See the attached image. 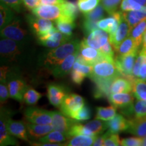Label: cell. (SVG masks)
<instances>
[{
  "label": "cell",
  "mask_w": 146,
  "mask_h": 146,
  "mask_svg": "<svg viewBox=\"0 0 146 146\" xmlns=\"http://www.w3.org/2000/svg\"><path fill=\"white\" fill-rule=\"evenodd\" d=\"M85 106V100L83 97L77 94H67L60 107V110L66 116L70 117L74 113Z\"/></svg>",
  "instance_id": "obj_10"
},
{
  "label": "cell",
  "mask_w": 146,
  "mask_h": 146,
  "mask_svg": "<svg viewBox=\"0 0 146 146\" xmlns=\"http://www.w3.org/2000/svg\"><path fill=\"white\" fill-rule=\"evenodd\" d=\"M8 86L10 98L20 102L23 101L24 94L28 89L25 82L21 79H13L9 82Z\"/></svg>",
  "instance_id": "obj_22"
},
{
  "label": "cell",
  "mask_w": 146,
  "mask_h": 146,
  "mask_svg": "<svg viewBox=\"0 0 146 146\" xmlns=\"http://www.w3.org/2000/svg\"><path fill=\"white\" fill-rule=\"evenodd\" d=\"M120 6V10L123 12L142 10L146 9V6H143L135 0H123Z\"/></svg>",
  "instance_id": "obj_39"
},
{
  "label": "cell",
  "mask_w": 146,
  "mask_h": 146,
  "mask_svg": "<svg viewBox=\"0 0 146 146\" xmlns=\"http://www.w3.org/2000/svg\"><path fill=\"white\" fill-rule=\"evenodd\" d=\"M129 123L127 132L139 137L143 138L146 136V116L131 118L129 120Z\"/></svg>",
  "instance_id": "obj_20"
},
{
  "label": "cell",
  "mask_w": 146,
  "mask_h": 146,
  "mask_svg": "<svg viewBox=\"0 0 146 146\" xmlns=\"http://www.w3.org/2000/svg\"><path fill=\"white\" fill-rule=\"evenodd\" d=\"M138 50H139V47L137 45L135 40L129 35L122 42L116 52L119 56H124Z\"/></svg>",
  "instance_id": "obj_30"
},
{
  "label": "cell",
  "mask_w": 146,
  "mask_h": 146,
  "mask_svg": "<svg viewBox=\"0 0 146 146\" xmlns=\"http://www.w3.org/2000/svg\"><path fill=\"white\" fill-rule=\"evenodd\" d=\"M70 136L68 134L60 132L58 131H52L46 135L40 138L39 142L40 143H62L68 140Z\"/></svg>",
  "instance_id": "obj_28"
},
{
  "label": "cell",
  "mask_w": 146,
  "mask_h": 146,
  "mask_svg": "<svg viewBox=\"0 0 146 146\" xmlns=\"http://www.w3.org/2000/svg\"><path fill=\"white\" fill-rule=\"evenodd\" d=\"M139 50H135L130 54L119 56L117 55L114 58L115 63L122 76L133 80V70L135 63L138 56Z\"/></svg>",
  "instance_id": "obj_5"
},
{
  "label": "cell",
  "mask_w": 146,
  "mask_h": 146,
  "mask_svg": "<svg viewBox=\"0 0 146 146\" xmlns=\"http://www.w3.org/2000/svg\"><path fill=\"white\" fill-rule=\"evenodd\" d=\"M109 102L125 116L131 117L134 115V97L131 93H120L110 94Z\"/></svg>",
  "instance_id": "obj_3"
},
{
  "label": "cell",
  "mask_w": 146,
  "mask_h": 146,
  "mask_svg": "<svg viewBox=\"0 0 146 146\" xmlns=\"http://www.w3.org/2000/svg\"><path fill=\"white\" fill-rule=\"evenodd\" d=\"M123 15L129 23L131 30L137 24L146 18V9L142 10L123 12Z\"/></svg>",
  "instance_id": "obj_26"
},
{
  "label": "cell",
  "mask_w": 146,
  "mask_h": 146,
  "mask_svg": "<svg viewBox=\"0 0 146 146\" xmlns=\"http://www.w3.org/2000/svg\"><path fill=\"white\" fill-rule=\"evenodd\" d=\"M80 43L81 41L77 39H70L60 46L54 48L45 55L43 64L48 68H52L61 63L68 56L78 53Z\"/></svg>",
  "instance_id": "obj_1"
},
{
  "label": "cell",
  "mask_w": 146,
  "mask_h": 146,
  "mask_svg": "<svg viewBox=\"0 0 146 146\" xmlns=\"http://www.w3.org/2000/svg\"><path fill=\"white\" fill-rule=\"evenodd\" d=\"M134 117L146 116V101L137 100L134 104Z\"/></svg>",
  "instance_id": "obj_45"
},
{
  "label": "cell",
  "mask_w": 146,
  "mask_h": 146,
  "mask_svg": "<svg viewBox=\"0 0 146 146\" xmlns=\"http://www.w3.org/2000/svg\"><path fill=\"white\" fill-rule=\"evenodd\" d=\"M67 94V89L61 85L51 83L47 86V96L51 104L59 108Z\"/></svg>",
  "instance_id": "obj_13"
},
{
  "label": "cell",
  "mask_w": 146,
  "mask_h": 146,
  "mask_svg": "<svg viewBox=\"0 0 146 146\" xmlns=\"http://www.w3.org/2000/svg\"><path fill=\"white\" fill-rule=\"evenodd\" d=\"M105 140V134L102 135L97 136V137L95 140L94 145L96 146H102L104 145V143Z\"/></svg>",
  "instance_id": "obj_58"
},
{
  "label": "cell",
  "mask_w": 146,
  "mask_h": 146,
  "mask_svg": "<svg viewBox=\"0 0 146 146\" xmlns=\"http://www.w3.org/2000/svg\"><path fill=\"white\" fill-rule=\"evenodd\" d=\"M98 50L106 57L114 59V49L110 40Z\"/></svg>",
  "instance_id": "obj_48"
},
{
  "label": "cell",
  "mask_w": 146,
  "mask_h": 146,
  "mask_svg": "<svg viewBox=\"0 0 146 146\" xmlns=\"http://www.w3.org/2000/svg\"><path fill=\"white\" fill-rule=\"evenodd\" d=\"M108 129L109 132L112 133H119L127 131L129 128V120L125 118L123 114H117L111 120H108Z\"/></svg>",
  "instance_id": "obj_23"
},
{
  "label": "cell",
  "mask_w": 146,
  "mask_h": 146,
  "mask_svg": "<svg viewBox=\"0 0 146 146\" xmlns=\"http://www.w3.org/2000/svg\"><path fill=\"white\" fill-rule=\"evenodd\" d=\"M78 53L71 54L59 64L51 68L52 75L56 78H61L68 75L72 70L73 65L76 60Z\"/></svg>",
  "instance_id": "obj_15"
},
{
  "label": "cell",
  "mask_w": 146,
  "mask_h": 146,
  "mask_svg": "<svg viewBox=\"0 0 146 146\" xmlns=\"http://www.w3.org/2000/svg\"><path fill=\"white\" fill-rule=\"evenodd\" d=\"M27 35V31L21 26L19 20H14L1 29V37L14 40L19 43L25 41Z\"/></svg>",
  "instance_id": "obj_7"
},
{
  "label": "cell",
  "mask_w": 146,
  "mask_h": 146,
  "mask_svg": "<svg viewBox=\"0 0 146 146\" xmlns=\"http://www.w3.org/2000/svg\"><path fill=\"white\" fill-rule=\"evenodd\" d=\"M142 145L146 146V136L143 138V141H142Z\"/></svg>",
  "instance_id": "obj_61"
},
{
  "label": "cell",
  "mask_w": 146,
  "mask_h": 146,
  "mask_svg": "<svg viewBox=\"0 0 146 146\" xmlns=\"http://www.w3.org/2000/svg\"><path fill=\"white\" fill-rule=\"evenodd\" d=\"M10 97V93H9L8 86L6 85V83H1L0 85V102H1V106L6 103L7 100Z\"/></svg>",
  "instance_id": "obj_52"
},
{
  "label": "cell",
  "mask_w": 146,
  "mask_h": 146,
  "mask_svg": "<svg viewBox=\"0 0 146 146\" xmlns=\"http://www.w3.org/2000/svg\"><path fill=\"white\" fill-rule=\"evenodd\" d=\"M27 129L29 138L33 140H37L43 137L51 131H54L52 124L50 125H38L31 123H27Z\"/></svg>",
  "instance_id": "obj_18"
},
{
  "label": "cell",
  "mask_w": 146,
  "mask_h": 146,
  "mask_svg": "<svg viewBox=\"0 0 146 146\" xmlns=\"http://www.w3.org/2000/svg\"><path fill=\"white\" fill-rule=\"evenodd\" d=\"M28 21L32 31L38 38L44 36L51 29L54 28V24L50 20L37 16H28Z\"/></svg>",
  "instance_id": "obj_11"
},
{
  "label": "cell",
  "mask_w": 146,
  "mask_h": 146,
  "mask_svg": "<svg viewBox=\"0 0 146 146\" xmlns=\"http://www.w3.org/2000/svg\"><path fill=\"white\" fill-rule=\"evenodd\" d=\"M98 28L99 27H98V22L93 21L85 18L83 23V31L85 32L86 35H88L91 32H93L95 30H97Z\"/></svg>",
  "instance_id": "obj_47"
},
{
  "label": "cell",
  "mask_w": 146,
  "mask_h": 146,
  "mask_svg": "<svg viewBox=\"0 0 146 146\" xmlns=\"http://www.w3.org/2000/svg\"><path fill=\"white\" fill-rule=\"evenodd\" d=\"M23 0H1V4L12 9V10L19 12L21 10Z\"/></svg>",
  "instance_id": "obj_50"
},
{
  "label": "cell",
  "mask_w": 146,
  "mask_h": 146,
  "mask_svg": "<svg viewBox=\"0 0 146 146\" xmlns=\"http://www.w3.org/2000/svg\"><path fill=\"white\" fill-rule=\"evenodd\" d=\"M141 52L146 53V31H145V34H144V36H143V42H142V47H141Z\"/></svg>",
  "instance_id": "obj_59"
},
{
  "label": "cell",
  "mask_w": 146,
  "mask_h": 146,
  "mask_svg": "<svg viewBox=\"0 0 146 146\" xmlns=\"http://www.w3.org/2000/svg\"><path fill=\"white\" fill-rule=\"evenodd\" d=\"M133 90L132 80L125 76H119L115 78L110 88V94L120 93H131Z\"/></svg>",
  "instance_id": "obj_19"
},
{
  "label": "cell",
  "mask_w": 146,
  "mask_h": 146,
  "mask_svg": "<svg viewBox=\"0 0 146 146\" xmlns=\"http://www.w3.org/2000/svg\"><path fill=\"white\" fill-rule=\"evenodd\" d=\"M104 145L118 146L121 145V140L120 139L118 133H112L109 131L105 133V140Z\"/></svg>",
  "instance_id": "obj_43"
},
{
  "label": "cell",
  "mask_w": 146,
  "mask_h": 146,
  "mask_svg": "<svg viewBox=\"0 0 146 146\" xmlns=\"http://www.w3.org/2000/svg\"><path fill=\"white\" fill-rule=\"evenodd\" d=\"M72 68L79 71V72L85 74L86 76H89H89L91 74V72H92L93 66L81 63L78 62V60H76L74 65H73Z\"/></svg>",
  "instance_id": "obj_46"
},
{
  "label": "cell",
  "mask_w": 146,
  "mask_h": 146,
  "mask_svg": "<svg viewBox=\"0 0 146 146\" xmlns=\"http://www.w3.org/2000/svg\"><path fill=\"white\" fill-rule=\"evenodd\" d=\"M140 52H141V51H140ZM143 52L144 54V58L143 62L141 64V67H140L137 78H139V79L146 81V53L143 52Z\"/></svg>",
  "instance_id": "obj_53"
},
{
  "label": "cell",
  "mask_w": 146,
  "mask_h": 146,
  "mask_svg": "<svg viewBox=\"0 0 146 146\" xmlns=\"http://www.w3.org/2000/svg\"><path fill=\"white\" fill-rule=\"evenodd\" d=\"M108 58L102 54L99 50L94 47L89 46L85 43V41H81L80 43L79 50H78L76 60L80 62L86 64L94 66L98 62L107 59ZM113 59V58H110Z\"/></svg>",
  "instance_id": "obj_4"
},
{
  "label": "cell",
  "mask_w": 146,
  "mask_h": 146,
  "mask_svg": "<svg viewBox=\"0 0 146 146\" xmlns=\"http://www.w3.org/2000/svg\"><path fill=\"white\" fill-rule=\"evenodd\" d=\"M70 76L72 81L77 85H81L84 81V79H85V78L87 77L83 73L73 68L70 72Z\"/></svg>",
  "instance_id": "obj_51"
},
{
  "label": "cell",
  "mask_w": 146,
  "mask_h": 146,
  "mask_svg": "<svg viewBox=\"0 0 146 146\" xmlns=\"http://www.w3.org/2000/svg\"><path fill=\"white\" fill-rule=\"evenodd\" d=\"M25 115L29 123L38 125H50L52 123V112L33 106L25 110Z\"/></svg>",
  "instance_id": "obj_9"
},
{
  "label": "cell",
  "mask_w": 146,
  "mask_h": 146,
  "mask_svg": "<svg viewBox=\"0 0 146 146\" xmlns=\"http://www.w3.org/2000/svg\"><path fill=\"white\" fill-rule=\"evenodd\" d=\"M71 118L77 121L87 120L91 118V110L87 106H84L81 109L72 115Z\"/></svg>",
  "instance_id": "obj_42"
},
{
  "label": "cell",
  "mask_w": 146,
  "mask_h": 146,
  "mask_svg": "<svg viewBox=\"0 0 146 146\" xmlns=\"http://www.w3.org/2000/svg\"><path fill=\"white\" fill-rule=\"evenodd\" d=\"M83 41L89 46L99 50L109 41V33L102 29H97L88 35Z\"/></svg>",
  "instance_id": "obj_17"
},
{
  "label": "cell",
  "mask_w": 146,
  "mask_h": 146,
  "mask_svg": "<svg viewBox=\"0 0 146 146\" xmlns=\"http://www.w3.org/2000/svg\"><path fill=\"white\" fill-rule=\"evenodd\" d=\"M133 94L137 100L146 101V81L139 78H133Z\"/></svg>",
  "instance_id": "obj_29"
},
{
  "label": "cell",
  "mask_w": 146,
  "mask_h": 146,
  "mask_svg": "<svg viewBox=\"0 0 146 146\" xmlns=\"http://www.w3.org/2000/svg\"><path fill=\"white\" fill-rule=\"evenodd\" d=\"M98 135L89 136L85 135L70 137L68 141L64 143L65 145L68 146H90L94 145V143Z\"/></svg>",
  "instance_id": "obj_27"
},
{
  "label": "cell",
  "mask_w": 146,
  "mask_h": 146,
  "mask_svg": "<svg viewBox=\"0 0 146 146\" xmlns=\"http://www.w3.org/2000/svg\"><path fill=\"white\" fill-rule=\"evenodd\" d=\"M143 138L135 137L123 139L121 140V145L123 146H140L142 145Z\"/></svg>",
  "instance_id": "obj_49"
},
{
  "label": "cell",
  "mask_w": 146,
  "mask_h": 146,
  "mask_svg": "<svg viewBox=\"0 0 146 146\" xmlns=\"http://www.w3.org/2000/svg\"><path fill=\"white\" fill-rule=\"evenodd\" d=\"M74 20L75 19L70 17V16L64 15L58 19L56 20L55 23H56L57 29L60 32L72 37V31L76 27Z\"/></svg>",
  "instance_id": "obj_24"
},
{
  "label": "cell",
  "mask_w": 146,
  "mask_h": 146,
  "mask_svg": "<svg viewBox=\"0 0 146 146\" xmlns=\"http://www.w3.org/2000/svg\"><path fill=\"white\" fill-rule=\"evenodd\" d=\"M114 79L105 80L96 82V87L94 91V97L96 99L108 97L110 95V88Z\"/></svg>",
  "instance_id": "obj_33"
},
{
  "label": "cell",
  "mask_w": 146,
  "mask_h": 146,
  "mask_svg": "<svg viewBox=\"0 0 146 146\" xmlns=\"http://www.w3.org/2000/svg\"><path fill=\"white\" fill-rule=\"evenodd\" d=\"M66 0H40L41 5L62 4Z\"/></svg>",
  "instance_id": "obj_56"
},
{
  "label": "cell",
  "mask_w": 146,
  "mask_h": 146,
  "mask_svg": "<svg viewBox=\"0 0 146 146\" xmlns=\"http://www.w3.org/2000/svg\"><path fill=\"white\" fill-rule=\"evenodd\" d=\"M71 38H72L71 36L66 35L58 30L54 33H53L48 39L44 40V41H40L39 42L40 44L45 47L56 48V47H59L64 43L70 41Z\"/></svg>",
  "instance_id": "obj_25"
},
{
  "label": "cell",
  "mask_w": 146,
  "mask_h": 146,
  "mask_svg": "<svg viewBox=\"0 0 146 146\" xmlns=\"http://www.w3.org/2000/svg\"><path fill=\"white\" fill-rule=\"evenodd\" d=\"M8 71L9 68L8 66H3L1 67V70H0V81H1V83H6Z\"/></svg>",
  "instance_id": "obj_55"
},
{
  "label": "cell",
  "mask_w": 146,
  "mask_h": 146,
  "mask_svg": "<svg viewBox=\"0 0 146 146\" xmlns=\"http://www.w3.org/2000/svg\"><path fill=\"white\" fill-rule=\"evenodd\" d=\"M85 127L96 135H101L108 129V123L105 120H94L85 125Z\"/></svg>",
  "instance_id": "obj_34"
},
{
  "label": "cell",
  "mask_w": 146,
  "mask_h": 146,
  "mask_svg": "<svg viewBox=\"0 0 146 146\" xmlns=\"http://www.w3.org/2000/svg\"><path fill=\"white\" fill-rule=\"evenodd\" d=\"M119 76H122L116 66L114 59L103 60L93 66V70L89 76L94 83L105 80L114 79Z\"/></svg>",
  "instance_id": "obj_2"
},
{
  "label": "cell",
  "mask_w": 146,
  "mask_h": 146,
  "mask_svg": "<svg viewBox=\"0 0 146 146\" xmlns=\"http://www.w3.org/2000/svg\"><path fill=\"white\" fill-rule=\"evenodd\" d=\"M101 0H78V9L83 14L88 13L99 5Z\"/></svg>",
  "instance_id": "obj_37"
},
{
  "label": "cell",
  "mask_w": 146,
  "mask_h": 146,
  "mask_svg": "<svg viewBox=\"0 0 146 146\" xmlns=\"http://www.w3.org/2000/svg\"><path fill=\"white\" fill-rule=\"evenodd\" d=\"M12 9L5 5L1 4L0 7V28L2 29L9 25L13 21L14 14L12 12Z\"/></svg>",
  "instance_id": "obj_35"
},
{
  "label": "cell",
  "mask_w": 146,
  "mask_h": 146,
  "mask_svg": "<svg viewBox=\"0 0 146 146\" xmlns=\"http://www.w3.org/2000/svg\"><path fill=\"white\" fill-rule=\"evenodd\" d=\"M21 52L19 42L7 38H3L0 41V54L3 61L13 62Z\"/></svg>",
  "instance_id": "obj_6"
},
{
  "label": "cell",
  "mask_w": 146,
  "mask_h": 146,
  "mask_svg": "<svg viewBox=\"0 0 146 146\" xmlns=\"http://www.w3.org/2000/svg\"><path fill=\"white\" fill-rule=\"evenodd\" d=\"M123 0H101V4L103 5L108 14L112 15L116 12L120 5Z\"/></svg>",
  "instance_id": "obj_41"
},
{
  "label": "cell",
  "mask_w": 146,
  "mask_h": 146,
  "mask_svg": "<svg viewBox=\"0 0 146 146\" xmlns=\"http://www.w3.org/2000/svg\"><path fill=\"white\" fill-rule=\"evenodd\" d=\"M146 31V18L137 24L135 27L131 30L130 36L135 41L137 45L139 47L141 46L144 34Z\"/></svg>",
  "instance_id": "obj_32"
},
{
  "label": "cell",
  "mask_w": 146,
  "mask_h": 146,
  "mask_svg": "<svg viewBox=\"0 0 146 146\" xmlns=\"http://www.w3.org/2000/svg\"><path fill=\"white\" fill-rule=\"evenodd\" d=\"M6 125L9 132L14 137L23 141H29L26 123L11 119L8 114L6 116Z\"/></svg>",
  "instance_id": "obj_14"
},
{
  "label": "cell",
  "mask_w": 146,
  "mask_h": 146,
  "mask_svg": "<svg viewBox=\"0 0 146 146\" xmlns=\"http://www.w3.org/2000/svg\"><path fill=\"white\" fill-rule=\"evenodd\" d=\"M35 16L50 21H56L65 14L63 3L58 5H41L32 10Z\"/></svg>",
  "instance_id": "obj_8"
},
{
  "label": "cell",
  "mask_w": 146,
  "mask_h": 146,
  "mask_svg": "<svg viewBox=\"0 0 146 146\" xmlns=\"http://www.w3.org/2000/svg\"><path fill=\"white\" fill-rule=\"evenodd\" d=\"M64 6V15L68 16L70 17L76 19V16L78 15V5L76 6V5L74 3L71 2L69 1H66L64 3H63Z\"/></svg>",
  "instance_id": "obj_44"
},
{
  "label": "cell",
  "mask_w": 146,
  "mask_h": 146,
  "mask_svg": "<svg viewBox=\"0 0 146 146\" xmlns=\"http://www.w3.org/2000/svg\"><path fill=\"white\" fill-rule=\"evenodd\" d=\"M7 115L1 109V120H0V145L5 146L9 145H17V141L9 132L6 125Z\"/></svg>",
  "instance_id": "obj_21"
},
{
  "label": "cell",
  "mask_w": 146,
  "mask_h": 146,
  "mask_svg": "<svg viewBox=\"0 0 146 146\" xmlns=\"http://www.w3.org/2000/svg\"><path fill=\"white\" fill-rule=\"evenodd\" d=\"M68 135L70 137L79 135H89V136H95L96 135L91 133L89 129H87L85 127V125L78 123L77 122L73 125L70 130L68 131Z\"/></svg>",
  "instance_id": "obj_38"
},
{
  "label": "cell",
  "mask_w": 146,
  "mask_h": 146,
  "mask_svg": "<svg viewBox=\"0 0 146 146\" xmlns=\"http://www.w3.org/2000/svg\"><path fill=\"white\" fill-rule=\"evenodd\" d=\"M42 97V94L37 92L35 89L28 88L23 96V101L29 106H35L37 104Z\"/></svg>",
  "instance_id": "obj_36"
},
{
  "label": "cell",
  "mask_w": 146,
  "mask_h": 146,
  "mask_svg": "<svg viewBox=\"0 0 146 146\" xmlns=\"http://www.w3.org/2000/svg\"><path fill=\"white\" fill-rule=\"evenodd\" d=\"M117 108L114 105L110 106L108 107H97L96 108V119L108 121L115 116L116 114Z\"/></svg>",
  "instance_id": "obj_31"
},
{
  "label": "cell",
  "mask_w": 146,
  "mask_h": 146,
  "mask_svg": "<svg viewBox=\"0 0 146 146\" xmlns=\"http://www.w3.org/2000/svg\"><path fill=\"white\" fill-rule=\"evenodd\" d=\"M23 3L28 10H33L37 6H39L40 4V0H23Z\"/></svg>",
  "instance_id": "obj_54"
},
{
  "label": "cell",
  "mask_w": 146,
  "mask_h": 146,
  "mask_svg": "<svg viewBox=\"0 0 146 146\" xmlns=\"http://www.w3.org/2000/svg\"><path fill=\"white\" fill-rule=\"evenodd\" d=\"M52 125L54 128V131H58L68 134V131L71 127L77 122V120L66 116L62 112L54 111L52 112Z\"/></svg>",
  "instance_id": "obj_12"
},
{
  "label": "cell",
  "mask_w": 146,
  "mask_h": 146,
  "mask_svg": "<svg viewBox=\"0 0 146 146\" xmlns=\"http://www.w3.org/2000/svg\"><path fill=\"white\" fill-rule=\"evenodd\" d=\"M29 143L31 145L35 146H62L65 145L64 143H40V142H29Z\"/></svg>",
  "instance_id": "obj_57"
},
{
  "label": "cell",
  "mask_w": 146,
  "mask_h": 146,
  "mask_svg": "<svg viewBox=\"0 0 146 146\" xmlns=\"http://www.w3.org/2000/svg\"><path fill=\"white\" fill-rule=\"evenodd\" d=\"M137 2H138L140 4L143 5V6H146V0H135Z\"/></svg>",
  "instance_id": "obj_60"
},
{
  "label": "cell",
  "mask_w": 146,
  "mask_h": 146,
  "mask_svg": "<svg viewBox=\"0 0 146 146\" xmlns=\"http://www.w3.org/2000/svg\"><path fill=\"white\" fill-rule=\"evenodd\" d=\"M131 29L129 26V23L125 19L123 15H122L121 21H120V25L116 31L114 36L111 39H109L110 41L112 43L114 51L116 52L121 43L125 40L127 36L130 35Z\"/></svg>",
  "instance_id": "obj_16"
},
{
  "label": "cell",
  "mask_w": 146,
  "mask_h": 146,
  "mask_svg": "<svg viewBox=\"0 0 146 146\" xmlns=\"http://www.w3.org/2000/svg\"><path fill=\"white\" fill-rule=\"evenodd\" d=\"M104 8L102 4H99L96 8L91 10L88 13L84 14L85 19L91 20L93 21L98 22L100 20L102 19L104 16Z\"/></svg>",
  "instance_id": "obj_40"
}]
</instances>
